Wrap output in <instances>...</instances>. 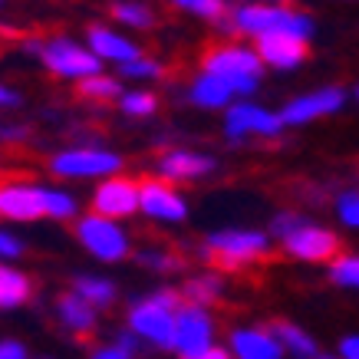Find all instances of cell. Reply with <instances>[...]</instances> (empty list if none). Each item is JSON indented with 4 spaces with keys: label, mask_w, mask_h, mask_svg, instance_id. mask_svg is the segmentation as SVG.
I'll use <instances>...</instances> for the list:
<instances>
[{
    "label": "cell",
    "mask_w": 359,
    "mask_h": 359,
    "mask_svg": "<svg viewBox=\"0 0 359 359\" xmlns=\"http://www.w3.org/2000/svg\"><path fill=\"white\" fill-rule=\"evenodd\" d=\"M201 63L211 76H221L238 93H250L257 76H261V60L248 50H241V46H208Z\"/></svg>",
    "instance_id": "6da1fadb"
},
{
    "label": "cell",
    "mask_w": 359,
    "mask_h": 359,
    "mask_svg": "<svg viewBox=\"0 0 359 359\" xmlns=\"http://www.w3.org/2000/svg\"><path fill=\"white\" fill-rule=\"evenodd\" d=\"M182 306V297L178 294H158L152 300H145L132 310V330L142 333L145 339H152L158 346H172L175 339V313Z\"/></svg>",
    "instance_id": "7a4b0ae2"
},
{
    "label": "cell",
    "mask_w": 359,
    "mask_h": 359,
    "mask_svg": "<svg viewBox=\"0 0 359 359\" xmlns=\"http://www.w3.org/2000/svg\"><path fill=\"white\" fill-rule=\"evenodd\" d=\"M267 250V238L254 234V231H224L208 241V261L215 264L218 271H238L244 264L257 261Z\"/></svg>",
    "instance_id": "3957f363"
},
{
    "label": "cell",
    "mask_w": 359,
    "mask_h": 359,
    "mask_svg": "<svg viewBox=\"0 0 359 359\" xmlns=\"http://www.w3.org/2000/svg\"><path fill=\"white\" fill-rule=\"evenodd\" d=\"M234 27L244 33H267V30H290L306 36L310 33V20L290 11H273V7H244L234 17Z\"/></svg>",
    "instance_id": "277c9868"
},
{
    "label": "cell",
    "mask_w": 359,
    "mask_h": 359,
    "mask_svg": "<svg viewBox=\"0 0 359 359\" xmlns=\"http://www.w3.org/2000/svg\"><path fill=\"white\" fill-rule=\"evenodd\" d=\"M79 238H83V244H86L96 257H102V261H119V257H126V250H129L126 234H122L106 215H93V218L83 221V224H79Z\"/></svg>",
    "instance_id": "5b68a950"
},
{
    "label": "cell",
    "mask_w": 359,
    "mask_h": 359,
    "mask_svg": "<svg viewBox=\"0 0 359 359\" xmlns=\"http://www.w3.org/2000/svg\"><path fill=\"white\" fill-rule=\"evenodd\" d=\"M0 215L17 221H33V218H43L46 215V191L40 188H30L23 182H0Z\"/></svg>",
    "instance_id": "8992f818"
},
{
    "label": "cell",
    "mask_w": 359,
    "mask_h": 359,
    "mask_svg": "<svg viewBox=\"0 0 359 359\" xmlns=\"http://www.w3.org/2000/svg\"><path fill=\"white\" fill-rule=\"evenodd\" d=\"M208 339H211V320H208V313H201L198 306H178L172 346L178 353H185V356H198V349H205Z\"/></svg>",
    "instance_id": "52a82bcc"
},
{
    "label": "cell",
    "mask_w": 359,
    "mask_h": 359,
    "mask_svg": "<svg viewBox=\"0 0 359 359\" xmlns=\"http://www.w3.org/2000/svg\"><path fill=\"white\" fill-rule=\"evenodd\" d=\"M43 63L63 76H93L99 73V60L86 50L73 46L69 40H53L50 46H43Z\"/></svg>",
    "instance_id": "ba28073f"
},
{
    "label": "cell",
    "mask_w": 359,
    "mask_h": 359,
    "mask_svg": "<svg viewBox=\"0 0 359 359\" xmlns=\"http://www.w3.org/2000/svg\"><path fill=\"white\" fill-rule=\"evenodd\" d=\"M257 50L267 63L273 66H297L300 60H306V40L300 33H290V30H267V33H257Z\"/></svg>",
    "instance_id": "9c48e42d"
},
{
    "label": "cell",
    "mask_w": 359,
    "mask_h": 359,
    "mask_svg": "<svg viewBox=\"0 0 359 359\" xmlns=\"http://www.w3.org/2000/svg\"><path fill=\"white\" fill-rule=\"evenodd\" d=\"M283 244H287V250H290L294 257H304V261H330V257L339 250L337 238H333L330 231L306 228V224L290 231V234L283 238Z\"/></svg>",
    "instance_id": "30bf717a"
},
{
    "label": "cell",
    "mask_w": 359,
    "mask_h": 359,
    "mask_svg": "<svg viewBox=\"0 0 359 359\" xmlns=\"http://www.w3.org/2000/svg\"><path fill=\"white\" fill-rule=\"evenodd\" d=\"M93 208H96V215H106V218H126L139 208V185L129 178H109L96 191Z\"/></svg>",
    "instance_id": "8fae6325"
},
{
    "label": "cell",
    "mask_w": 359,
    "mask_h": 359,
    "mask_svg": "<svg viewBox=\"0 0 359 359\" xmlns=\"http://www.w3.org/2000/svg\"><path fill=\"white\" fill-rule=\"evenodd\" d=\"M139 205L145 208L152 218H168V221L185 218V201L175 195L168 185H162V182H149V178H142L139 182Z\"/></svg>",
    "instance_id": "7c38bea8"
},
{
    "label": "cell",
    "mask_w": 359,
    "mask_h": 359,
    "mask_svg": "<svg viewBox=\"0 0 359 359\" xmlns=\"http://www.w3.org/2000/svg\"><path fill=\"white\" fill-rule=\"evenodd\" d=\"M119 168V158L109 152H93V149H79V152H63L53 158L56 175H106Z\"/></svg>",
    "instance_id": "4fadbf2b"
},
{
    "label": "cell",
    "mask_w": 359,
    "mask_h": 359,
    "mask_svg": "<svg viewBox=\"0 0 359 359\" xmlns=\"http://www.w3.org/2000/svg\"><path fill=\"white\" fill-rule=\"evenodd\" d=\"M343 106V93L339 89H323V93H316V96H304L290 102L287 109H283L280 119L283 122H306L313 119V116H323V112H333Z\"/></svg>",
    "instance_id": "5bb4252c"
},
{
    "label": "cell",
    "mask_w": 359,
    "mask_h": 359,
    "mask_svg": "<svg viewBox=\"0 0 359 359\" xmlns=\"http://www.w3.org/2000/svg\"><path fill=\"white\" fill-rule=\"evenodd\" d=\"M280 122L277 116L264 109H254V106H234L228 112V135H244V132H264V135H273V132L280 129Z\"/></svg>",
    "instance_id": "9a60e30c"
},
{
    "label": "cell",
    "mask_w": 359,
    "mask_h": 359,
    "mask_svg": "<svg viewBox=\"0 0 359 359\" xmlns=\"http://www.w3.org/2000/svg\"><path fill=\"white\" fill-rule=\"evenodd\" d=\"M89 43H93V50H96L102 60H132V56H139V50L129 43V40H122V36H116V33L102 30V27H93L89 30Z\"/></svg>",
    "instance_id": "2e32d148"
},
{
    "label": "cell",
    "mask_w": 359,
    "mask_h": 359,
    "mask_svg": "<svg viewBox=\"0 0 359 359\" xmlns=\"http://www.w3.org/2000/svg\"><path fill=\"white\" fill-rule=\"evenodd\" d=\"M234 353L248 359H277L280 356V343L271 339L267 333H248V330H241L234 333Z\"/></svg>",
    "instance_id": "e0dca14e"
},
{
    "label": "cell",
    "mask_w": 359,
    "mask_h": 359,
    "mask_svg": "<svg viewBox=\"0 0 359 359\" xmlns=\"http://www.w3.org/2000/svg\"><path fill=\"white\" fill-rule=\"evenodd\" d=\"M158 168H162L165 175H172V178H195V175L211 172V162H208V158H201V155L172 152V155H165Z\"/></svg>",
    "instance_id": "ac0fdd59"
},
{
    "label": "cell",
    "mask_w": 359,
    "mask_h": 359,
    "mask_svg": "<svg viewBox=\"0 0 359 359\" xmlns=\"http://www.w3.org/2000/svg\"><path fill=\"white\" fill-rule=\"evenodd\" d=\"M228 96H231V86L224 83L221 76H201L191 86V99H195L198 106H208V109H215V106H224L228 102Z\"/></svg>",
    "instance_id": "d6986e66"
},
{
    "label": "cell",
    "mask_w": 359,
    "mask_h": 359,
    "mask_svg": "<svg viewBox=\"0 0 359 359\" xmlns=\"http://www.w3.org/2000/svg\"><path fill=\"white\" fill-rule=\"evenodd\" d=\"M60 316H63L66 327L79 330V333H86V330H93V310H89L86 297L83 294H66L60 297Z\"/></svg>",
    "instance_id": "ffe728a7"
},
{
    "label": "cell",
    "mask_w": 359,
    "mask_h": 359,
    "mask_svg": "<svg viewBox=\"0 0 359 359\" xmlns=\"http://www.w3.org/2000/svg\"><path fill=\"white\" fill-rule=\"evenodd\" d=\"M30 297V280L17 271L0 267V306H17Z\"/></svg>",
    "instance_id": "44dd1931"
},
{
    "label": "cell",
    "mask_w": 359,
    "mask_h": 359,
    "mask_svg": "<svg viewBox=\"0 0 359 359\" xmlns=\"http://www.w3.org/2000/svg\"><path fill=\"white\" fill-rule=\"evenodd\" d=\"M273 333H277V339H280L287 349H294L300 356H316V343L306 337V333H300L294 323H273Z\"/></svg>",
    "instance_id": "7402d4cb"
},
{
    "label": "cell",
    "mask_w": 359,
    "mask_h": 359,
    "mask_svg": "<svg viewBox=\"0 0 359 359\" xmlns=\"http://www.w3.org/2000/svg\"><path fill=\"white\" fill-rule=\"evenodd\" d=\"M76 93L83 99L106 102V99H116V96H119V83H116V79H106V76H93V79H83V83L76 86Z\"/></svg>",
    "instance_id": "603a6c76"
},
{
    "label": "cell",
    "mask_w": 359,
    "mask_h": 359,
    "mask_svg": "<svg viewBox=\"0 0 359 359\" xmlns=\"http://www.w3.org/2000/svg\"><path fill=\"white\" fill-rule=\"evenodd\" d=\"M218 294H221L218 277H198V280L185 283V297L191 304H211V300H218Z\"/></svg>",
    "instance_id": "cb8c5ba5"
},
{
    "label": "cell",
    "mask_w": 359,
    "mask_h": 359,
    "mask_svg": "<svg viewBox=\"0 0 359 359\" xmlns=\"http://www.w3.org/2000/svg\"><path fill=\"white\" fill-rule=\"evenodd\" d=\"M76 294H83L89 304H99V306H102V304H109L116 290H112L109 280H93V277H79V280H76Z\"/></svg>",
    "instance_id": "d4e9b609"
},
{
    "label": "cell",
    "mask_w": 359,
    "mask_h": 359,
    "mask_svg": "<svg viewBox=\"0 0 359 359\" xmlns=\"http://www.w3.org/2000/svg\"><path fill=\"white\" fill-rule=\"evenodd\" d=\"M112 17L122 23H132V27H149V23H152V13L145 11L142 4H116V7H112Z\"/></svg>",
    "instance_id": "484cf974"
},
{
    "label": "cell",
    "mask_w": 359,
    "mask_h": 359,
    "mask_svg": "<svg viewBox=\"0 0 359 359\" xmlns=\"http://www.w3.org/2000/svg\"><path fill=\"white\" fill-rule=\"evenodd\" d=\"M175 4L185 7V11H191V13H201V17H208V20L228 23L224 20V4H221V0H175Z\"/></svg>",
    "instance_id": "4316f807"
},
{
    "label": "cell",
    "mask_w": 359,
    "mask_h": 359,
    "mask_svg": "<svg viewBox=\"0 0 359 359\" xmlns=\"http://www.w3.org/2000/svg\"><path fill=\"white\" fill-rule=\"evenodd\" d=\"M139 261L145 264V267H155V271H175V267L182 264V257H178V254H162V250H142Z\"/></svg>",
    "instance_id": "83f0119b"
},
{
    "label": "cell",
    "mask_w": 359,
    "mask_h": 359,
    "mask_svg": "<svg viewBox=\"0 0 359 359\" xmlns=\"http://www.w3.org/2000/svg\"><path fill=\"white\" fill-rule=\"evenodd\" d=\"M76 211L73 198H66L63 191H46V215L50 218H69Z\"/></svg>",
    "instance_id": "f1b7e54d"
},
{
    "label": "cell",
    "mask_w": 359,
    "mask_h": 359,
    "mask_svg": "<svg viewBox=\"0 0 359 359\" xmlns=\"http://www.w3.org/2000/svg\"><path fill=\"white\" fill-rule=\"evenodd\" d=\"M333 280L359 287V257H343V261L333 267Z\"/></svg>",
    "instance_id": "f546056e"
},
{
    "label": "cell",
    "mask_w": 359,
    "mask_h": 359,
    "mask_svg": "<svg viewBox=\"0 0 359 359\" xmlns=\"http://www.w3.org/2000/svg\"><path fill=\"white\" fill-rule=\"evenodd\" d=\"M122 109L132 112V116H149V112H155V96H149V93H132V96L122 99Z\"/></svg>",
    "instance_id": "4dcf8cb0"
},
{
    "label": "cell",
    "mask_w": 359,
    "mask_h": 359,
    "mask_svg": "<svg viewBox=\"0 0 359 359\" xmlns=\"http://www.w3.org/2000/svg\"><path fill=\"white\" fill-rule=\"evenodd\" d=\"M122 73H126V76H158V66L132 56V60H122Z\"/></svg>",
    "instance_id": "1f68e13d"
},
{
    "label": "cell",
    "mask_w": 359,
    "mask_h": 359,
    "mask_svg": "<svg viewBox=\"0 0 359 359\" xmlns=\"http://www.w3.org/2000/svg\"><path fill=\"white\" fill-rule=\"evenodd\" d=\"M339 218L359 228V195H343L339 198Z\"/></svg>",
    "instance_id": "d6a6232c"
},
{
    "label": "cell",
    "mask_w": 359,
    "mask_h": 359,
    "mask_svg": "<svg viewBox=\"0 0 359 359\" xmlns=\"http://www.w3.org/2000/svg\"><path fill=\"white\" fill-rule=\"evenodd\" d=\"M300 224H304V221L294 218V215H280V218L273 221V234H277V238H287V234L294 228H300Z\"/></svg>",
    "instance_id": "836d02e7"
},
{
    "label": "cell",
    "mask_w": 359,
    "mask_h": 359,
    "mask_svg": "<svg viewBox=\"0 0 359 359\" xmlns=\"http://www.w3.org/2000/svg\"><path fill=\"white\" fill-rule=\"evenodd\" d=\"M17 254H20V244L11 234H0V257H17Z\"/></svg>",
    "instance_id": "e575fe53"
},
{
    "label": "cell",
    "mask_w": 359,
    "mask_h": 359,
    "mask_svg": "<svg viewBox=\"0 0 359 359\" xmlns=\"http://www.w3.org/2000/svg\"><path fill=\"white\" fill-rule=\"evenodd\" d=\"M27 356V349L20 343H0V359H20Z\"/></svg>",
    "instance_id": "d590c367"
},
{
    "label": "cell",
    "mask_w": 359,
    "mask_h": 359,
    "mask_svg": "<svg viewBox=\"0 0 359 359\" xmlns=\"http://www.w3.org/2000/svg\"><path fill=\"white\" fill-rule=\"evenodd\" d=\"M343 356H349V359H359V339L353 337V339H346L343 343Z\"/></svg>",
    "instance_id": "8d00e7d4"
},
{
    "label": "cell",
    "mask_w": 359,
    "mask_h": 359,
    "mask_svg": "<svg viewBox=\"0 0 359 359\" xmlns=\"http://www.w3.org/2000/svg\"><path fill=\"white\" fill-rule=\"evenodd\" d=\"M198 356H205V359H224V356H228V349H215V346H205V349H198Z\"/></svg>",
    "instance_id": "74e56055"
},
{
    "label": "cell",
    "mask_w": 359,
    "mask_h": 359,
    "mask_svg": "<svg viewBox=\"0 0 359 359\" xmlns=\"http://www.w3.org/2000/svg\"><path fill=\"white\" fill-rule=\"evenodd\" d=\"M0 106H17V96H13L11 89L0 86Z\"/></svg>",
    "instance_id": "f35d334b"
}]
</instances>
